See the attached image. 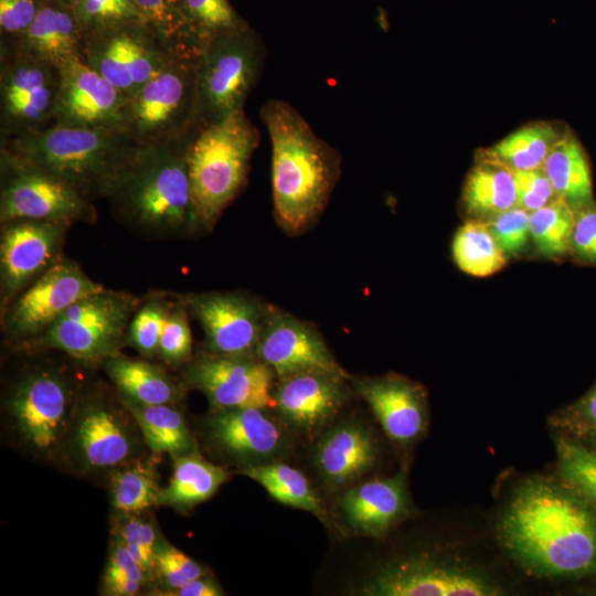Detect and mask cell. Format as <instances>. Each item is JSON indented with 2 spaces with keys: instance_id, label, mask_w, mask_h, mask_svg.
Masks as SVG:
<instances>
[{
  "instance_id": "obj_1",
  "label": "cell",
  "mask_w": 596,
  "mask_h": 596,
  "mask_svg": "<svg viewBox=\"0 0 596 596\" xmlns=\"http://www.w3.org/2000/svg\"><path fill=\"white\" fill-rule=\"evenodd\" d=\"M507 554L528 574H596V508L562 480L536 476L512 492L497 521Z\"/></svg>"
},
{
  "instance_id": "obj_2",
  "label": "cell",
  "mask_w": 596,
  "mask_h": 596,
  "mask_svg": "<svg viewBox=\"0 0 596 596\" xmlns=\"http://www.w3.org/2000/svg\"><path fill=\"white\" fill-rule=\"evenodd\" d=\"M260 118L272 141L274 215L287 234L304 233L319 219L341 175L340 152L318 137L289 103L270 99Z\"/></svg>"
},
{
  "instance_id": "obj_3",
  "label": "cell",
  "mask_w": 596,
  "mask_h": 596,
  "mask_svg": "<svg viewBox=\"0 0 596 596\" xmlns=\"http://www.w3.org/2000/svg\"><path fill=\"white\" fill-rule=\"evenodd\" d=\"M193 132L137 148L106 195L121 219L160 234L200 227L188 167Z\"/></svg>"
},
{
  "instance_id": "obj_4",
  "label": "cell",
  "mask_w": 596,
  "mask_h": 596,
  "mask_svg": "<svg viewBox=\"0 0 596 596\" xmlns=\"http://www.w3.org/2000/svg\"><path fill=\"white\" fill-rule=\"evenodd\" d=\"M138 147L121 128L58 124L0 139V148L64 181L89 201L106 198Z\"/></svg>"
},
{
  "instance_id": "obj_5",
  "label": "cell",
  "mask_w": 596,
  "mask_h": 596,
  "mask_svg": "<svg viewBox=\"0 0 596 596\" xmlns=\"http://www.w3.org/2000/svg\"><path fill=\"white\" fill-rule=\"evenodd\" d=\"M259 131L244 108L193 132L188 167L199 226L211 231L244 189Z\"/></svg>"
},
{
  "instance_id": "obj_6",
  "label": "cell",
  "mask_w": 596,
  "mask_h": 596,
  "mask_svg": "<svg viewBox=\"0 0 596 596\" xmlns=\"http://www.w3.org/2000/svg\"><path fill=\"white\" fill-rule=\"evenodd\" d=\"M265 54L262 39L251 26L202 44L191 130L220 123L244 108L262 74Z\"/></svg>"
},
{
  "instance_id": "obj_7",
  "label": "cell",
  "mask_w": 596,
  "mask_h": 596,
  "mask_svg": "<svg viewBox=\"0 0 596 596\" xmlns=\"http://www.w3.org/2000/svg\"><path fill=\"white\" fill-rule=\"evenodd\" d=\"M199 58L171 57L127 99L120 128L138 146L164 142L191 132Z\"/></svg>"
},
{
  "instance_id": "obj_8",
  "label": "cell",
  "mask_w": 596,
  "mask_h": 596,
  "mask_svg": "<svg viewBox=\"0 0 596 596\" xmlns=\"http://www.w3.org/2000/svg\"><path fill=\"white\" fill-rule=\"evenodd\" d=\"M142 298L102 289L70 306L40 337L36 348L58 349L83 362H104L119 353Z\"/></svg>"
},
{
  "instance_id": "obj_9",
  "label": "cell",
  "mask_w": 596,
  "mask_h": 596,
  "mask_svg": "<svg viewBox=\"0 0 596 596\" xmlns=\"http://www.w3.org/2000/svg\"><path fill=\"white\" fill-rule=\"evenodd\" d=\"M372 596H499L503 587L483 568L457 556L419 553L394 560L365 583Z\"/></svg>"
},
{
  "instance_id": "obj_10",
  "label": "cell",
  "mask_w": 596,
  "mask_h": 596,
  "mask_svg": "<svg viewBox=\"0 0 596 596\" xmlns=\"http://www.w3.org/2000/svg\"><path fill=\"white\" fill-rule=\"evenodd\" d=\"M58 67L0 41V139L53 124Z\"/></svg>"
},
{
  "instance_id": "obj_11",
  "label": "cell",
  "mask_w": 596,
  "mask_h": 596,
  "mask_svg": "<svg viewBox=\"0 0 596 596\" xmlns=\"http://www.w3.org/2000/svg\"><path fill=\"white\" fill-rule=\"evenodd\" d=\"M173 55L148 21L84 32L82 60L130 98Z\"/></svg>"
},
{
  "instance_id": "obj_12",
  "label": "cell",
  "mask_w": 596,
  "mask_h": 596,
  "mask_svg": "<svg viewBox=\"0 0 596 596\" xmlns=\"http://www.w3.org/2000/svg\"><path fill=\"white\" fill-rule=\"evenodd\" d=\"M0 221L92 220V201L64 181L0 148Z\"/></svg>"
},
{
  "instance_id": "obj_13",
  "label": "cell",
  "mask_w": 596,
  "mask_h": 596,
  "mask_svg": "<svg viewBox=\"0 0 596 596\" xmlns=\"http://www.w3.org/2000/svg\"><path fill=\"white\" fill-rule=\"evenodd\" d=\"M104 289L71 260H58L21 291L7 309L6 333L14 340L40 337L70 306Z\"/></svg>"
},
{
  "instance_id": "obj_14",
  "label": "cell",
  "mask_w": 596,
  "mask_h": 596,
  "mask_svg": "<svg viewBox=\"0 0 596 596\" xmlns=\"http://www.w3.org/2000/svg\"><path fill=\"white\" fill-rule=\"evenodd\" d=\"M275 372L257 356H230L209 351L188 365L185 379L209 400L213 411L273 408Z\"/></svg>"
},
{
  "instance_id": "obj_15",
  "label": "cell",
  "mask_w": 596,
  "mask_h": 596,
  "mask_svg": "<svg viewBox=\"0 0 596 596\" xmlns=\"http://www.w3.org/2000/svg\"><path fill=\"white\" fill-rule=\"evenodd\" d=\"M184 298L203 328L206 351L230 356H257L268 304L240 292L211 291Z\"/></svg>"
},
{
  "instance_id": "obj_16",
  "label": "cell",
  "mask_w": 596,
  "mask_h": 596,
  "mask_svg": "<svg viewBox=\"0 0 596 596\" xmlns=\"http://www.w3.org/2000/svg\"><path fill=\"white\" fill-rule=\"evenodd\" d=\"M256 355L275 372L277 379L307 371L350 379L312 324L270 304Z\"/></svg>"
},
{
  "instance_id": "obj_17",
  "label": "cell",
  "mask_w": 596,
  "mask_h": 596,
  "mask_svg": "<svg viewBox=\"0 0 596 596\" xmlns=\"http://www.w3.org/2000/svg\"><path fill=\"white\" fill-rule=\"evenodd\" d=\"M67 222L18 220L3 224L0 242L1 296L10 301L58 262Z\"/></svg>"
},
{
  "instance_id": "obj_18",
  "label": "cell",
  "mask_w": 596,
  "mask_h": 596,
  "mask_svg": "<svg viewBox=\"0 0 596 596\" xmlns=\"http://www.w3.org/2000/svg\"><path fill=\"white\" fill-rule=\"evenodd\" d=\"M60 85L53 124L120 128L126 96L82 58L58 67Z\"/></svg>"
},
{
  "instance_id": "obj_19",
  "label": "cell",
  "mask_w": 596,
  "mask_h": 596,
  "mask_svg": "<svg viewBox=\"0 0 596 596\" xmlns=\"http://www.w3.org/2000/svg\"><path fill=\"white\" fill-rule=\"evenodd\" d=\"M71 404L70 384L47 370L26 375L15 386L10 401L20 434L40 451L51 449L61 439Z\"/></svg>"
},
{
  "instance_id": "obj_20",
  "label": "cell",
  "mask_w": 596,
  "mask_h": 596,
  "mask_svg": "<svg viewBox=\"0 0 596 596\" xmlns=\"http://www.w3.org/2000/svg\"><path fill=\"white\" fill-rule=\"evenodd\" d=\"M355 390L394 443L408 446L425 434L427 395L419 383L390 373L358 380Z\"/></svg>"
},
{
  "instance_id": "obj_21",
  "label": "cell",
  "mask_w": 596,
  "mask_h": 596,
  "mask_svg": "<svg viewBox=\"0 0 596 596\" xmlns=\"http://www.w3.org/2000/svg\"><path fill=\"white\" fill-rule=\"evenodd\" d=\"M348 380L319 371L279 377L273 393L275 408L297 430L315 434L344 405L349 396Z\"/></svg>"
},
{
  "instance_id": "obj_22",
  "label": "cell",
  "mask_w": 596,
  "mask_h": 596,
  "mask_svg": "<svg viewBox=\"0 0 596 596\" xmlns=\"http://www.w3.org/2000/svg\"><path fill=\"white\" fill-rule=\"evenodd\" d=\"M339 507L355 532L381 538L409 512L411 501L405 472L374 479L345 491Z\"/></svg>"
},
{
  "instance_id": "obj_23",
  "label": "cell",
  "mask_w": 596,
  "mask_h": 596,
  "mask_svg": "<svg viewBox=\"0 0 596 596\" xmlns=\"http://www.w3.org/2000/svg\"><path fill=\"white\" fill-rule=\"evenodd\" d=\"M209 433L221 450L242 460H265L284 446L283 430L266 409L258 407L214 411Z\"/></svg>"
},
{
  "instance_id": "obj_24",
  "label": "cell",
  "mask_w": 596,
  "mask_h": 596,
  "mask_svg": "<svg viewBox=\"0 0 596 596\" xmlns=\"http://www.w3.org/2000/svg\"><path fill=\"white\" fill-rule=\"evenodd\" d=\"M84 32L75 9L62 0H45L26 32L9 42L56 67L82 58Z\"/></svg>"
},
{
  "instance_id": "obj_25",
  "label": "cell",
  "mask_w": 596,
  "mask_h": 596,
  "mask_svg": "<svg viewBox=\"0 0 596 596\" xmlns=\"http://www.w3.org/2000/svg\"><path fill=\"white\" fill-rule=\"evenodd\" d=\"M376 448L371 434L362 426L345 423L333 427L320 440L316 465L332 487L353 482L374 465Z\"/></svg>"
},
{
  "instance_id": "obj_26",
  "label": "cell",
  "mask_w": 596,
  "mask_h": 596,
  "mask_svg": "<svg viewBox=\"0 0 596 596\" xmlns=\"http://www.w3.org/2000/svg\"><path fill=\"white\" fill-rule=\"evenodd\" d=\"M76 444L84 461L93 468L118 466L132 451V441L121 419L99 403H92L82 411Z\"/></svg>"
},
{
  "instance_id": "obj_27",
  "label": "cell",
  "mask_w": 596,
  "mask_h": 596,
  "mask_svg": "<svg viewBox=\"0 0 596 596\" xmlns=\"http://www.w3.org/2000/svg\"><path fill=\"white\" fill-rule=\"evenodd\" d=\"M542 169L557 198L567 202L574 210L595 202L587 156L571 131L564 132L557 140Z\"/></svg>"
},
{
  "instance_id": "obj_28",
  "label": "cell",
  "mask_w": 596,
  "mask_h": 596,
  "mask_svg": "<svg viewBox=\"0 0 596 596\" xmlns=\"http://www.w3.org/2000/svg\"><path fill=\"white\" fill-rule=\"evenodd\" d=\"M461 201L471 220L481 221L515 206L513 172L501 163L479 158L466 178Z\"/></svg>"
},
{
  "instance_id": "obj_29",
  "label": "cell",
  "mask_w": 596,
  "mask_h": 596,
  "mask_svg": "<svg viewBox=\"0 0 596 596\" xmlns=\"http://www.w3.org/2000/svg\"><path fill=\"white\" fill-rule=\"evenodd\" d=\"M103 363L109 379L124 396L138 404H172L180 397L178 385L156 365L119 353Z\"/></svg>"
},
{
  "instance_id": "obj_30",
  "label": "cell",
  "mask_w": 596,
  "mask_h": 596,
  "mask_svg": "<svg viewBox=\"0 0 596 596\" xmlns=\"http://www.w3.org/2000/svg\"><path fill=\"white\" fill-rule=\"evenodd\" d=\"M169 483L161 490L159 504L191 508L211 498L227 480V471L206 461L196 451L174 457Z\"/></svg>"
},
{
  "instance_id": "obj_31",
  "label": "cell",
  "mask_w": 596,
  "mask_h": 596,
  "mask_svg": "<svg viewBox=\"0 0 596 596\" xmlns=\"http://www.w3.org/2000/svg\"><path fill=\"white\" fill-rule=\"evenodd\" d=\"M123 403L136 419L152 453L177 457L194 450L184 416L172 404L142 405L127 397Z\"/></svg>"
},
{
  "instance_id": "obj_32",
  "label": "cell",
  "mask_w": 596,
  "mask_h": 596,
  "mask_svg": "<svg viewBox=\"0 0 596 596\" xmlns=\"http://www.w3.org/2000/svg\"><path fill=\"white\" fill-rule=\"evenodd\" d=\"M563 134L550 123L530 124L483 150L479 158L501 163L511 171L538 169Z\"/></svg>"
},
{
  "instance_id": "obj_33",
  "label": "cell",
  "mask_w": 596,
  "mask_h": 596,
  "mask_svg": "<svg viewBox=\"0 0 596 596\" xmlns=\"http://www.w3.org/2000/svg\"><path fill=\"white\" fill-rule=\"evenodd\" d=\"M242 473L255 480L278 502L306 510L326 522V511L306 476L289 465L264 462L245 467Z\"/></svg>"
},
{
  "instance_id": "obj_34",
  "label": "cell",
  "mask_w": 596,
  "mask_h": 596,
  "mask_svg": "<svg viewBox=\"0 0 596 596\" xmlns=\"http://www.w3.org/2000/svg\"><path fill=\"white\" fill-rule=\"evenodd\" d=\"M451 252L458 268L475 277L496 274L508 260L486 221L481 220H468L458 228Z\"/></svg>"
},
{
  "instance_id": "obj_35",
  "label": "cell",
  "mask_w": 596,
  "mask_h": 596,
  "mask_svg": "<svg viewBox=\"0 0 596 596\" xmlns=\"http://www.w3.org/2000/svg\"><path fill=\"white\" fill-rule=\"evenodd\" d=\"M187 26L202 44L249 25L228 0H171Z\"/></svg>"
},
{
  "instance_id": "obj_36",
  "label": "cell",
  "mask_w": 596,
  "mask_h": 596,
  "mask_svg": "<svg viewBox=\"0 0 596 596\" xmlns=\"http://www.w3.org/2000/svg\"><path fill=\"white\" fill-rule=\"evenodd\" d=\"M575 210L557 198L530 212V236L540 254L552 259L570 255Z\"/></svg>"
},
{
  "instance_id": "obj_37",
  "label": "cell",
  "mask_w": 596,
  "mask_h": 596,
  "mask_svg": "<svg viewBox=\"0 0 596 596\" xmlns=\"http://www.w3.org/2000/svg\"><path fill=\"white\" fill-rule=\"evenodd\" d=\"M161 490L152 467L136 461L113 476L111 502L121 513L137 514L159 504Z\"/></svg>"
},
{
  "instance_id": "obj_38",
  "label": "cell",
  "mask_w": 596,
  "mask_h": 596,
  "mask_svg": "<svg viewBox=\"0 0 596 596\" xmlns=\"http://www.w3.org/2000/svg\"><path fill=\"white\" fill-rule=\"evenodd\" d=\"M173 56L198 57L201 44L171 0H134Z\"/></svg>"
},
{
  "instance_id": "obj_39",
  "label": "cell",
  "mask_w": 596,
  "mask_h": 596,
  "mask_svg": "<svg viewBox=\"0 0 596 596\" xmlns=\"http://www.w3.org/2000/svg\"><path fill=\"white\" fill-rule=\"evenodd\" d=\"M555 445L561 480L596 508V453L565 434Z\"/></svg>"
},
{
  "instance_id": "obj_40",
  "label": "cell",
  "mask_w": 596,
  "mask_h": 596,
  "mask_svg": "<svg viewBox=\"0 0 596 596\" xmlns=\"http://www.w3.org/2000/svg\"><path fill=\"white\" fill-rule=\"evenodd\" d=\"M173 305L162 296L149 297L132 316L126 342L145 356L150 358L157 354L160 338Z\"/></svg>"
},
{
  "instance_id": "obj_41",
  "label": "cell",
  "mask_w": 596,
  "mask_h": 596,
  "mask_svg": "<svg viewBox=\"0 0 596 596\" xmlns=\"http://www.w3.org/2000/svg\"><path fill=\"white\" fill-rule=\"evenodd\" d=\"M148 576L118 536L108 557L104 574V589L113 596L139 593Z\"/></svg>"
},
{
  "instance_id": "obj_42",
  "label": "cell",
  "mask_w": 596,
  "mask_h": 596,
  "mask_svg": "<svg viewBox=\"0 0 596 596\" xmlns=\"http://www.w3.org/2000/svg\"><path fill=\"white\" fill-rule=\"evenodd\" d=\"M74 9L83 32L119 23L148 21L134 0H83Z\"/></svg>"
},
{
  "instance_id": "obj_43",
  "label": "cell",
  "mask_w": 596,
  "mask_h": 596,
  "mask_svg": "<svg viewBox=\"0 0 596 596\" xmlns=\"http://www.w3.org/2000/svg\"><path fill=\"white\" fill-rule=\"evenodd\" d=\"M188 309L185 298L173 305L160 338L158 353L172 365L182 364L191 356L192 334Z\"/></svg>"
},
{
  "instance_id": "obj_44",
  "label": "cell",
  "mask_w": 596,
  "mask_h": 596,
  "mask_svg": "<svg viewBox=\"0 0 596 596\" xmlns=\"http://www.w3.org/2000/svg\"><path fill=\"white\" fill-rule=\"evenodd\" d=\"M530 212L513 206L486 221L497 243L508 257L519 255L530 236Z\"/></svg>"
},
{
  "instance_id": "obj_45",
  "label": "cell",
  "mask_w": 596,
  "mask_h": 596,
  "mask_svg": "<svg viewBox=\"0 0 596 596\" xmlns=\"http://www.w3.org/2000/svg\"><path fill=\"white\" fill-rule=\"evenodd\" d=\"M118 536L149 577L156 571L157 533L151 522L128 514L118 529Z\"/></svg>"
},
{
  "instance_id": "obj_46",
  "label": "cell",
  "mask_w": 596,
  "mask_h": 596,
  "mask_svg": "<svg viewBox=\"0 0 596 596\" xmlns=\"http://www.w3.org/2000/svg\"><path fill=\"white\" fill-rule=\"evenodd\" d=\"M156 571L161 575L171 590L178 589L187 583L205 575L199 563L167 543H160L158 546Z\"/></svg>"
},
{
  "instance_id": "obj_47",
  "label": "cell",
  "mask_w": 596,
  "mask_h": 596,
  "mask_svg": "<svg viewBox=\"0 0 596 596\" xmlns=\"http://www.w3.org/2000/svg\"><path fill=\"white\" fill-rule=\"evenodd\" d=\"M512 172L515 181V206L533 212L557 199L542 167Z\"/></svg>"
},
{
  "instance_id": "obj_48",
  "label": "cell",
  "mask_w": 596,
  "mask_h": 596,
  "mask_svg": "<svg viewBox=\"0 0 596 596\" xmlns=\"http://www.w3.org/2000/svg\"><path fill=\"white\" fill-rule=\"evenodd\" d=\"M570 255L581 264L596 265V203L575 210Z\"/></svg>"
},
{
  "instance_id": "obj_49",
  "label": "cell",
  "mask_w": 596,
  "mask_h": 596,
  "mask_svg": "<svg viewBox=\"0 0 596 596\" xmlns=\"http://www.w3.org/2000/svg\"><path fill=\"white\" fill-rule=\"evenodd\" d=\"M45 0H0L1 41L21 38L35 20Z\"/></svg>"
},
{
  "instance_id": "obj_50",
  "label": "cell",
  "mask_w": 596,
  "mask_h": 596,
  "mask_svg": "<svg viewBox=\"0 0 596 596\" xmlns=\"http://www.w3.org/2000/svg\"><path fill=\"white\" fill-rule=\"evenodd\" d=\"M552 425L562 429L592 433L596 429V383L577 402L553 416Z\"/></svg>"
},
{
  "instance_id": "obj_51",
  "label": "cell",
  "mask_w": 596,
  "mask_h": 596,
  "mask_svg": "<svg viewBox=\"0 0 596 596\" xmlns=\"http://www.w3.org/2000/svg\"><path fill=\"white\" fill-rule=\"evenodd\" d=\"M223 590L213 579L207 577L195 578L178 589L170 590L164 595L172 596H220Z\"/></svg>"
},
{
  "instance_id": "obj_52",
  "label": "cell",
  "mask_w": 596,
  "mask_h": 596,
  "mask_svg": "<svg viewBox=\"0 0 596 596\" xmlns=\"http://www.w3.org/2000/svg\"><path fill=\"white\" fill-rule=\"evenodd\" d=\"M62 1L66 2V3L70 4V6L75 7V6H77L78 3H81L83 0H62Z\"/></svg>"
},
{
  "instance_id": "obj_53",
  "label": "cell",
  "mask_w": 596,
  "mask_h": 596,
  "mask_svg": "<svg viewBox=\"0 0 596 596\" xmlns=\"http://www.w3.org/2000/svg\"><path fill=\"white\" fill-rule=\"evenodd\" d=\"M592 433H593V434L595 435V437H596V429H595V430H593Z\"/></svg>"
}]
</instances>
